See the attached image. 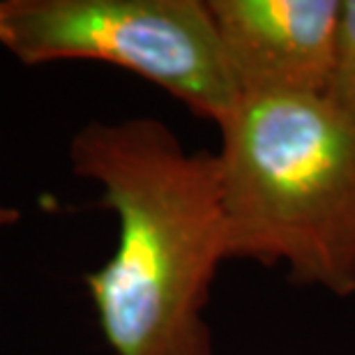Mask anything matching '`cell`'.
Masks as SVG:
<instances>
[{"label":"cell","instance_id":"cell-1","mask_svg":"<svg viewBox=\"0 0 355 355\" xmlns=\"http://www.w3.org/2000/svg\"><path fill=\"white\" fill-rule=\"evenodd\" d=\"M69 166L118 222L111 259L83 277L113 355H215L205 309L229 261L217 153L187 150L159 118L90 120Z\"/></svg>","mask_w":355,"mask_h":355},{"label":"cell","instance_id":"cell-2","mask_svg":"<svg viewBox=\"0 0 355 355\" xmlns=\"http://www.w3.org/2000/svg\"><path fill=\"white\" fill-rule=\"evenodd\" d=\"M217 130L229 259L355 295V118L323 95L245 97Z\"/></svg>","mask_w":355,"mask_h":355},{"label":"cell","instance_id":"cell-3","mask_svg":"<svg viewBox=\"0 0 355 355\" xmlns=\"http://www.w3.org/2000/svg\"><path fill=\"white\" fill-rule=\"evenodd\" d=\"M0 46L28 67L127 69L217 127L240 104L208 0H0Z\"/></svg>","mask_w":355,"mask_h":355},{"label":"cell","instance_id":"cell-4","mask_svg":"<svg viewBox=\"0 0 355 355\" xmlns=\"http://www.w3.org/2000/svg\"><path fill=\"white\" fill-rule=\"evenodd\" d=\"M208 10L240 99L325 95L342 0H208Z\"/></svg>","mask_w":355,"mask_h":355},{"label":"cell","instance_id":"cell-5","mask_svg":"<svg viewBox=\"0 0 355 355\" xmlns=\"http://www.w3.org/2000/svg\"><path fill=\"white\" fill-rule=\"evenodd\" d=\"M323 97L355 118V0H342L335 69Z\"/></svg>","mask_w":355,"mask_h":355},{"label":"cell","instance_id":"cell-6","mask_svg":"<svg viewBox=\"0 0 355 355\" xmlns=\"http://www.w3.org/2000/svg\"><path fill=\"white\" fill-rule=\"evenodd\" d=\"M19 219H21V212L17 208H12V205H0V229L17 224Z\"/></svg>","mask_w":355,"mask_h":355}]
</instances>
